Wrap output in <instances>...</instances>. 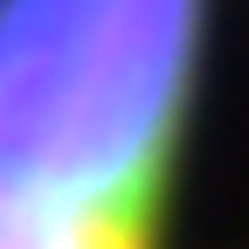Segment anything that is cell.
Masks as SVG:
<instances>
[{"label":"cell","mask_w":249,"mask_h":249,"mask_svg":"<svg viewBox=\"0 0 249 249\" xmlns=\"http://www.w3.org/2000/svg\"><path fill=\"white\" fill-rule=\"evenodd\" d=\"M0 249H160V235L104 229V222H49V214H0Z\"/></svg>","instance_id":"obj_2"},{"label":"cell","mask_w":249,"mask_h":249,"mask_svg":"<svg viewBox=\"0 0 249 249\" xmlns=\"http://www.w3.org/2000/svg\"><path fill=\"white\" fill-rule=\"evenodd\" d=\"M214 0H0V214L166 229Z\"/></svg>","instance_id":"obj_1"}]
</instances>
